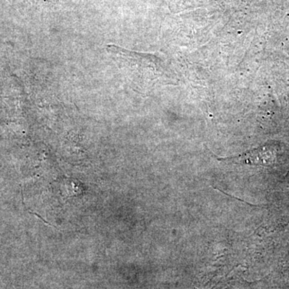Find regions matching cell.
Returning a JSON list of instances; mask_svg holds the SVG:
<instances>
[{"instance_id": "obj_1", "label": "cell", "mask_w": 289, "mask_h": 289, "mask_svg": "<svg viewBox=\"0 0 289 289\" xmlns=\"http://www.w3.org/2000/svg\"><path fill=\"white\" fill-rule=\"evenodd\" d=\"M277 156V149L273 145H264L246 152L239 156L224 159L226 162L235 164L253 165H269L275 163Z\"/></svg>"}]
</instances>
